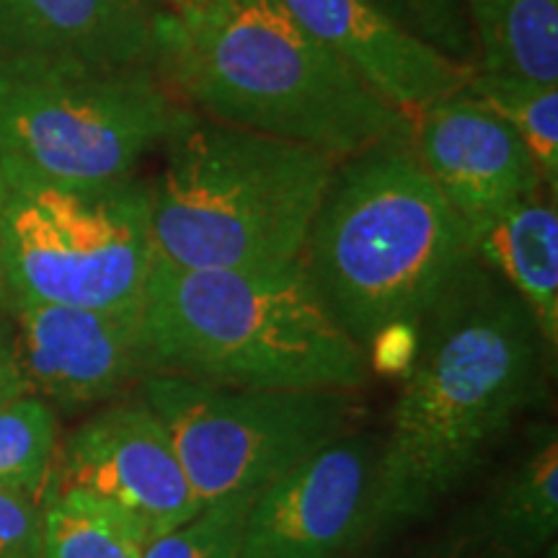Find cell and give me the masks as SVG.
Segmentation results:
<instances>
[{"mask_svg": "<svg viewBox=\"0 0 558 558\" xmlns=\"http://www.w3.org/2000/svg\"><path fill=\"white\" fill-rule=\"evenodd\" d=\"M550 352L522 298L469 256L414 324V352L375 458L367 541L418 525L473 478L543 396Z\"/></svg>", "mask_w": 558, "mask_h": 558, "instance_id": "6da1fadb", "label": "cell"}, {"mask_svg": "<svg viewBox=\"0 0 558 558\" xmlns=\"http://www.w3.org/2000/svg\"><path fill=\"white\" fill-rule=\"evenodd\" d=\"M160 73L207 120L333 158L411 140L407 111L375 94L282 0H233L220 19L192 32L160 16Z\"/></svg>", "mask_w": 558, "mask_h": 558, "instance_id": "7a4b0ae2", "label": "cell"}, {"mask_svg": "<svg viewBox=\"0 0 558 558\" xmlns=\"http://www.w3.org/2000/svg\"><path fill=\"white\" fill-rule=\"evenodd\" d=\"M145 375L254 390H357L367 354L300 264L184 269L153 259L140 305Z\"/></svg>", "mask_w": 558, "mask_h": 558, "instance_id": "3957f363", "label": "cell"}, {"mask_svg": "<svg viewBox=\"0 0 558 558\" xmlns=\"http://www.w3.org/2000/svg\"><path fill=\"white\" fill-rule=\"evenodd\" d=\"M471 251V230L424 173L411 140L339 158L300 267L362 352L414 326Z\"/></svg>", "mask_w": 558, "mask_h": 558, "instance_id": "277c9868", "label": "cell"}, {"mask_svg": "<svg viewBox=\"0 0 558 558\" xmlns=\"http://www.w3.org/2000/svg\"><path fill=\"white\" fill-rule=\"evenodd\" d=\"M337 160L197 114L166 145L148 184L156 259L184 269L295 267Z\"/></svg>", "mask_w": 558, "mask_h": 558, "instance_id": "5b68a950", "label": "cell"}, {"mask_svg": "<svg viewBox=\"0 0 558 558\" xmlns=\"http://www.w3.org/2000/svg\"><path fill=\"white\" fill-rule=\"evenodd\" d=\"M197 111L160 68L0 62V166L62 184L137 177Z\"/></svg>", "mask_w": 558, "mask_h": 558, "instance_id": "8992f818", "label": "cell"}, {"mask_svg": "<svg viewBox=\"0 0 558 558\" xmlns=\"http://www.w3.org/2000/svg\"><path fill=\"white\" fill-rule=\"evenodd\" d=\"M153 259L150 186L62 184L0 166V292L137 313Z\"/></svg>", "mask_w": 558, "mask_h": 558, "instance_id": "52a82bcc", "label": "cell"}, {"mask_svg": "<svg viewBox=\"0 0 558 558\" xmlns=\"http://www.w3.org/2000/svg\"><path fill=\"white\" fill-rule=\"evenodd\" d=\"M140 399L163 422L202 505L256 494L347 435V390H254L143 375Z\"/></svg>", "mask_w": 558, "mask_h": 558, "instance_id": "ba28073f", "label": "cell"}, {"mask_svg": "<svg viewBox=\"0 0 558 558\" xmlns=\"http://www.w3.org/2000/svg\"><path fill=\"white\" fill-rule=\"evenodd\" d=\"M68 488L128 512L150 538L202 507L169 432L140 393L107 403L65 437L54 452L45 497Z\"/></svg>", "mask_w": 558, "mask_h": 558, "instance_id": "9c48e42d", "label": "cell"}, {"mask_svg": "<svg viewBox=\"0 0 558 558\" xmlns=\"http://www.w3.org/2000/svg\"><path fill=\"white\" fill-rule=\"evenodd\" d=\"M378 448L341 435L251 501L239 558H347L367 538Z\"/></svg>", "mask_w": 558, "mask_h": 558, "instance_id": "30bf717a", "label": "cell"}, {"mask_svg": "<svg viewBox=\"0 0 558 558\" xmlns=\"http://www.w3.org/2000/svg\"><path fill=\"white\" fill-rule=\"evenodd\" d=\"M5 303L26 390L52 411L114 401L145 375L140 311L114 313L9 298Z\"/></svg>", "mask_w": 558, "mask_h": 558, "instance_id": "8fae6325", "label": "cell"}, {"mask_svg": "<svg viewBox=\"0 0 558 558\" xmlns=\"http://www.w3.org/2000/svg\"><path fill=\"white\" fill-rule=\"evenodd\" d=\"M411 148L469 230L548 190L518 132L465 88L414 114Z\"/></svg>", "mask_w": 558, "mask_h": 558, "instance_id": "7c38bea8", "label": "cell"}, {"mask_svg": "<svg viewBox=\"0 0 558 558\" xmlns=\"http://www.w3.org/2000/svg\"><path fill=\"white\" fill-rule=\"evenodd\" d=\"M320 45L329 47L375 94L414 120L424 107L465 86L471 68L424 45L375 0H282Z\"/></svg>", "mask_w": 558, "mask_h": 558, "instance_id": "4fadbf2b", "label": "cell"}, {"mask_svg": "<svg viewBox=\"0 0 558 558\" xmlns=\"http://www.w3.org/2000/svg\"><path fill=\"white\" fill-rule=\"evenodd\" d=\"M556 530L558 437L541 424L509 469L409 558H543Z\"/></svg>", "mask_w": 558, "mask_h": 558, "instance_id": "5bb4252c", "label": "cell"}, {"mask_svg": "<svg viewBox=\"0 0 558 558\" xmlns=\"http://www.w3.org/2000/svg\"><path fill=\"white\" fill-rule=\"evenodd\" d=\"M160 16L137 0H0V62L160 68Z\"/></svg>", "mask_w": 558, "mask_h": 558, "instance_id": "9a60e30c", "label": "cell"}, {"mask_svg": "<svg viewBox=\"0 0 558 558\" xmlns=\"http://www.w3.org/2000/svg\"><path fill=\"white\" fill-rule=\"evenodd\" d=\"M471 251L533 311L550 352L558 349V209L541 190L471 228Z\"/></svg>", "mask_w": 558, "mask_h": 558, "instance_id": "2e32d148", "label": "cell"}, {"mask_svg": "<svg viewBox=\"0 0 558 558\" xmlns=\"http://www.w3.org/2000/svg\"><path fill=\"white\" fill-rule=\"evenodd\" d=\"M473 70L558 86V0H463Z\"/></svg>", "mask_w": 558, "mask_h": 558, "instance_id": "e0dca14e", "label": "cell"}, {"mask_svg": "<svg viewBox=\"0 0 558 558\" xmlns=\"http://www.w3.org/2000/svg\"><path fill=\"white\" fill-rule=\"evenodd\" d=\"M45 558H143L150 535L109 501L68 488L45 497Z\"/></svg>", "mask_w": 558, "mask_h": 558, "instance_id": "ac0fdd59", "label": "cell"}, {"mask_svg": "<svg viewBox=\"0 0 558 558\" xmlns=\"http://www.w3.org/2000/svg\"><path fill=\"white\" fill-rule=\"evenodd\" d=\"M473 99L499 114L533 153L548 192L558 190V86L533 83L514 75H492L473 70L465 81Z\"/></svg>", "mask_w": 558, "mask_h": 558, "instance_id": "d6986e66", "label": "cell"}, {"mask_svg": "<svg viewBox=\"0 0 558 558\" xmlns=\"http://www.w3.org/2000/svg\"><path fill=\"white\" fill-rule=\"evenodd\" d=\"M58 452V416L37 396L0 407V488L45 501Z\"/></svg>", "mask_w": 558, "mask_h": 558, "instance_id": "ffe728a7", "label": "cell"}, {"mask_svg": "<svg viewBox=\"0 0 558 558\" xmlns=\"http://www.w3.org/2000/svg\"><path fill=\"white\" fill-rule=\"evenodd\" d=\"M256 494L202 505L190 520L145 543L143 558H239L243 525Z\"/></svg>", "mask_w": 558, "mask_h": 558, "instance_id": "44dd1931", "label": "cell"}, {"mask_svg": "<svg viewBox=\"0 0 558 558\" xmlns=\"http://www.w3.org/2000/svg\"><path fill=\"white\" fill-rule=\"evenodd\" d=\"M424 45L473 70V41L463 0H375Z\"/></svg>", "mask_w": 558, "mask_h": 558, "instance_id": "7402d4cb", "label": "cell"}, {"mask_svg": "<svg viewBox=\"0 0 558 558\" xmlns=\"http://www.w3.org/2000/svg\"><path fill=\"white\" fill-rule=\"evenodd\" d=\"M0 558H45L41 501L0 488Z\"/></svg>", "mask_w": 558, "mask_h": 558, "instance_id": "603a6c76", "label": "cell"}, {"mask_svg": "<svg viewBox=\"0 0 558 558\" xmlns=\"http://www.w3.org/2000/svg\"><path fill=\"white\" fill-rule=\"evenodd\" d=\"M21 396H29V390H26L24 373H21L9 303L0 292V407L21 399Z\"/></svg>", "mask_w": 558, "mask_h": 558, "instance_id": "cb8c5ba5", "label": "cell"}, {"mask_svg": "<svg viewBox=\"0 0 558 558\" xmlns=\"http://www.w3.org/2000/svg\"><path fill=\"white\" fill-rule=\"evenodd\" d=\"M150 3L177 29L192 32L220 19L233 0H150Z\"/></svg>", "mask_w": 558, "mask_h": 558, "instance_id": "d4e9b609", "label": "cell"}, {"mask_svg": "<svg viewBox=\"0 0 558 558\" xmlns=\"http://www.w3.org/2000/svg\"><path fill=\"white\" fill-rule=\"evenodd\" d=\"M543 558H558V554H556V543L546 550V554H543Z\"/></svg>", "mask_w": 558, "mask_h": 558, "instance_id": "484cf974", "label": "cell"}, {"mask_svg": "<svg viewBox=\"0 0 558 558\" xmlns=\"http://www.w3.org/2000/svg\"><path fill=\"white\" fill-rule=\"evenodd\" d=\"M137 3H145V5H150V9H153V3H150V0H137Z\"/></svg>", "mask_w": 558, "mask_h": 558, "instance_id": "4316f807", "label": "cell"}]
</instances>
